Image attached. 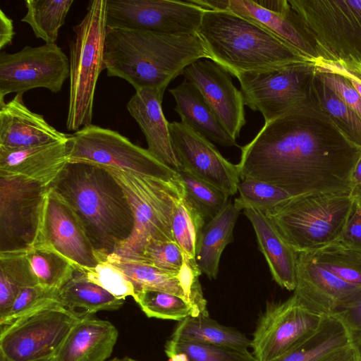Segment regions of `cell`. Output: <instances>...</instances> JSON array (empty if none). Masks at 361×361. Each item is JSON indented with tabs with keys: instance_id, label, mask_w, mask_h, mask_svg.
I'll return each instance as SVG.
<instances>
[{
	"instance_id": "6da1fadb",
	"label": "cell",
	"mask_w": 361,
	"mask_h": 361,
	"mask_svg": "<svg viewBox=\"0 0 361 361\" xmlns=\"http://www.w3.org/2000/svg\"><path fill=\"white\" fill-rule=\"evenodd\" d=\"M310 107L264 123L241 147L240 180L275 185L292 196L314 192L350 193L351 176L361 149Z\"/></svg>"
},
{
	"instance_id": "7a4b0ae2",
	"label": "cell",
	"mask_w": 361,
	"mask_h": 361,
	"mask_svg": "<svg viewBox=\"0 0 361 361\" xmlns=\"http://www.w3.org/2000/svg\"><path fill=\"white\" fill-rule=\"evenodd\" d=\"M49 187L78 215L99 262L114 253L132 235L134 215L130 203L106 169L68 161Z\"/></svg>"
},
{
	"instance_id": "3957f363",
	"label": "cell",
	"mask_w": 361,
	"mask_h": 361,
	"mask_svg": "<svg viewBox=\"0 0 361 361\" xmlns=\"http://www.w3.org/2000/svg\"><path fill=\"white\" fill-rule=\"evenodd\" d=\"M209 54L198 35L107 27L104 64L109 77L128 82L135 90L163 89L184 69Z\"/></svg>"
},
{
	"instance_id": "277c9868",
	"label": "cell",
	"mask_w": 361,
	"mask_h": 361,
	"mask_svg": "<svg viewBox=\"0 0 361 361\" xmlns=\"http://www.w3.org/2000/svg\"><path fill=\"white\" fill-rule=\"evenodd\" d=\"M197 35L209 59L235 78L247 72L311 62L265 29L228 11L206 9Z\"/></svg>"
},
{
	"instance_id": "5b68a950",
	"label": "cell",
	"mask_w": 361,
	"mask_h": 361,
	"mask_svg": "<svg viewBox=\"0 0 361 361\" xmlns=\"http://www.w3.org/2000/svg\"><path fill=\"white\" fill-rule=\"evenodd\" d=\"M350 193L314 192L294 196L266 216L296 252H309L337 241L352 215Z\"/></svg>"
},
{
	"instance_id": "8992f818",
	"label": "cell",
	"mask_w": 361,
	"mask_h": 361,
	"mask_svg": "<svg viewBox=\"0 0 361 361\" xmlns=\"http://www.w3.org/2000/svg\"><path fill=\"white\" fill-rule=\"evenodd\" d=\"M104 169L122 187L134 215L132 235L114 254L135 259L149 240L175 241L173 216L178 202L185 195L180 178L165 180L112 168Z\"/></svg>"
},
{
	"instance_id": "52a82bcc",
	"label": "cell",
	"mask_w": 361,
	"mask_h": 361,
	"mask_svg": "<svg viewBox=\"0 0 361 361\" xmlns=\"http://www.w3.org/2000/svg\"><path fill=\"white\" fill-rule=\"evenodd\" d=\"M106 0L90 1L82 20L73 27L70 41V92L66 128L77 131L92 124L99 74L105 69Z\"/></svg>"
},
{
	"instance_id": "ba28073f",
	"label": "cell",
	"mask_w": 361,
	"mask_h": 361,
	"mask_svg": "<svg viewBox=\"0 0 361 361\" xmlns=\"http://www.w3.org/2000/svg\"><path fill=\"white\" fill-rule=\"evenodd\" d=\"M68 161L84 162L165 180L178 172L157 159L147 149L133 144L116 131L94 125L68 134Z\"/></svg>"
},
{
	"instance_id": "9c48e42d",
	"label": "cell",
	"mask_w": 361,
	"mask_h": 361,
	"mask_svg": "<svg viewBox=\"0 0 361 361\" xmlns=\"http://www.w3.org/2000/svg\"><path fill=\"white\" fill-rule=\"evenodd\" d=\"M310 68L305 62L239 75L245 105L259 111L264 123L308 109Z\"/></svg>"
},
{
	"instance_id": "30bf717a",
	"label": "cell",
	"mask_w": 361,
	"mask_h": 361,
	"mask_svg": "<svg viewBox=\"0 0 361 361\" xmlns=\"http://www.w3.org/2000/svg\"><path fill=\"white\" fill-rule=\"evenodd\" d=\"M85 313L56 303L0 326V353L13 361L52 357Z\"/></svg>"
},
{
	"instance_id": "8fae6325",
	"label": "cell",
	"mask_w": 361,
	"mask_h": 361,
	"mask_svg": "<svg viewBox=\"0 0 361 361\" xmlns=\"http://www.w3.org/2000/svg\"><path fill=\"white\" fill-rule=\"evenodd\" d=\"M49 185L0 174V253L23 252L37 238Z\"/></svg>"
},
{
	"instance_id": "7c38bea8",
	"label": "cell",
	"mask_w": 361,
	"mask_h": 361,
	"mask_svg": "<svg viewBox=\"0 0 361 361\" xmlns=\"http://www.w3.org/2000/svg\"><path fill=\"white\" fill-rule=\"evenodd\" d=\"M205 10L191 0H106V26L192 35Z\"/></svg>"
},
{
	"instance_id": "4fadbf2b",
	"label": "cell",
	"mask_w": 361,
	"mask_h": 361,
	"mask_svg": "<svg viewBox=\"0 0 361 361\" xmlns=\"http://www.w3.org/2000/svg\"><path fill=\"white\" fill-rule=\"evenodd\" d=\"M70 76V61L56 44L25 46L8 54L0 53V105L10 93L23 94L43 87L56 93Z\"/></svg>"
},
{
	"instance_id": "5bb4252c",
	"label": "cell",
	"mask_w": 361,
	"mask_h": 361,
	"mask_svg": "<svg viewBox=\"0 0 361 361\" xmlns=\"http://www.w3.org/2000/svg\"><path fill=\"white\" fill-rule=\"evenodd\" d=\"M326 317L306 307L295 295L269 303L260 316L250 347L257 361H271L312 336Z\"/></svg>"
},
{
	"instance_id": "9a60e30c",
	"label": "cell",
	"mask_w": 361,
	"mask_h": 361,
	"mask_svg": "<svg viewBox=\"0 0 361 361\" xmlns=\"http://www.w3.org/2000/svg\"><path fill=\"white\" fill-rule=\"evenodd\" d=\"M309 38L314 34L332 57L361 54V0L288 1Z\"/></svg>"
},
{
	"instance_id": "2e32d148",
	"label": "cell",
	"mask_w": 361,
	"mask_h": 361,
	"mask_svg": "<svg viewBox=\"0 0 361 361\" xmlns=\"http://www.w3.org/2000/svg\"><path fill=\"white\" fill-rule=\"evenodd\" d=\"M33 247L52 250L75 269L95 267L99 262L83 225L69 204L49 187L39 232Z\"/></svg>"
},
{
	"instance_id": "e0dca14e",
	"label": "cell",
	"mask_w": 361,
	"mask_h": 361,
	"mask_svg": "<svg viewBox=\"0 0 361 361\" xmlns=\"http://www.w3.org/2000/svg\"><path fill=\"white\" fill-rule=\"evenodd\" d=\"M169 128L173 149L184 170L228 197L238 192L240 178L236 164L225 159L209 140L181 121L169 123Z\"/></svg>"
},
{
	"instance_id": "ac0fdd59",
	"label": "cell",
	"mask_w": 361,
	"mask_h": 361,
	"mask_svg": "<svg viewBox=\"0 0 361 361\" xmlns=\"http://www.w3.org/2000/svg\"><path fill=\"white\" fill-rule=\"evenodd\" d=\"M209 10L228 11L265 29L312 61L313 51L296 11L286 0H192Z\"/></svg>"
},
{
	"instance_id": "d6986e66",
	"label": "cell",
	"mask_w": 361,
	"mask_h": 361,
	"mask_svg": "<svg viewBox=\"0 0 361 361\" xmlns=\"http://www.w3.org/2000/svg\"><path fill=\"white\" fill-rule=\"evenodd\" d=\"M102 260L111 262L127 276L133 284L135 294L142 290L174 294L183 298L191 305L194 312L193 317L209 316L207 300L204 298L199 281L202 272L197 263L190 260L186 256L184 264L178 272L165 271L114 253Z\"/></svg>"
},
{
	"instance_id": "ffe728a7",
	"label": "cell",
	"mask_w": 361,
	"mask_h": 361,
	"mask_svg": "<svg viewBox=\"0 0 361 361\" xmlns=\"http://www.w3.org/2000/svg\"><path fill=\"white\" fill-rule=\"evenodd\" d=\"M182 75L199 90L221 124L236 140L246 120L243 94L233 84L231 75L209 59L194 61Z\"/></svg>"
},
{
	"instance_id": "44dd1931",
	"label": "cell",
	"mask_w": 361,
	"mask_h": 361,
	"mask_svg": "<svg viewBox=\"0 0 361 361\" xmlns=\"http://www.w3.org/2000/svg\"><path fill=\"white\" fill-rule=\"evenodd\" d=\"M360 289L320 267L307 252L298 253L293 295L312 312L331 316Z\"/></svg>"
},
{
	"instance_id": "7402d4cb",
	"label": "cell",
	"mask_w": 361,
	"mask_h": 361,
	"mask_svg": "<svg viewBox=\"0 0 361 361\" xmlns=\"http://www.w3.org/2000/svg\"><path fill=\"white\" fill-rule=\"evenodd\" d=\"M23 94L0 105V147L25 148L66 140L68 134L51 126L43 116L30 111Z\"/></svg>"
},
{
	"instance_id": "603a6c76",
	"label": "cell",
	"mask_w": 361,
	"mask_h": 361,
	"mask_svg": "<svg viewBox=\"0 0 361 361\" xmlns=\"http://www.w3.org/2000/svg\"><path fill=\"white\" fill-rule=\"evenodd\" d=\"M164 91L147 88L135 91L126 108L142 131L148 151L161 163L178 171L182 166L173 149L169 123L162 110Z\"/></svg>"
},
{
	"instance_id": "cb8c5ba5",
	"label": "cell",
	"mask_w": 361,
	"mask_h": 361,
	"mask_svg": "<svg viewBox=\"0 0 361 361\" xmlns=\"http://www.w3.org/2000/svg\"><path fill=\"white\" fill-rule=\"evenodd\" d=\"M67 140L25 148L0 147V174L22 176L49 185L68 162Z\"/></svg>"
},
{
	"instance_id": "d4e9b609",
	"label": "cell",
	"mask_w": 361,
	"mask_h": 361,
	"mask_svg": "<svg viewBox=\"0 0 361 361\" xmlns=\"http://www.w3.org/2000/svg\"><path fill=\"white\" fill-rule=\"evenodd\" d=\"M85 312L71 329L52 361H106L111 355L118 331L110 322Z\"/></svg>"
},
{
	"instance_id": "484cf974",
	"label": "cell",
	"mask_w": 361,
	"mask_h": 361,
	"mask_svg": "<svg viewBox=\"0 0 361 361\" xmlns=\"http://www.w3.org/2000/svg\"><path fill=\"white\" fill-rule=\"evenodd\" d=\"M243 214L253 227L259 249L266 259L273 279L281 288L294 290L298 253L286 243L264 213L245 209Z\"/></svg>"
},
{
	"instance_id": "4316f807",
	"label": "cell",
	"mask_w": 361,
	"mask_h": 361,
	"mask_svg": "<svg viewBox=\"0 0 361 361\" xmlns=\"http://www.w3.org/2000/svg\"><path fill=\"white\" fill-rule=\"evenodd\" d=\"M169 92L176 101L174 110L181 122L209 140L224 147L237 146L236 141L221 124L199 90L184 79Z\"/></svg>"
},
{
	"instance_id": "83f0119b",
	"label": "cell",
	"mask_w": 361,
	"mask_h": 361,
	"mask_svg": "<svg viewBox=\"0 0 361 361\" xmlns=\"http://www.w3.org/2000/svg\"><path fill=\"white\" fill-rule=\"evenodd\" d=\"M240 211L228 201L224 208L206 223L200 231L196 245L195 259L202 274L215 279L219 273L221 254L233 240V229Z\"/></svg>"
},
{
	"instance_id": "f1b7e54d",
	"label": "cell",
	"mask_w": 361,
	"mask_h": 361,
	"mask_svg": "<svg viewBox=\"0 0 361 361\" xmlns=\"http://www.w3.org/2000/svg\"><path fill=\"white\" fill-rule=\"evenodd\" d=\"M353 343L351 334L342 322L334 316H327L312 336L271 361H320Z\"/></svg>"
},
{
	"instance_id": "f546056e",
	"label": "cell",
	"mask_w": 361,
	"mask_h": 361,
	"mask_svg": "<svg viewBox=\"0 0 361 361\" xmlns=\"http://www.w3.org/2000/svg\"><path fill=\"white\" fill-rule=\"evenodd\" d=\"M170 340L231 347L248 350L251 340L238 331L220 324L209 316H190L178 322Z\"/></svg>"
},
{
	"instance_id": "4dcf8cb0",
	"label": "cell",
	"mask_w": 361,
	"mask_h": 361,
	"mask_svg": "<svg viewBox=\"0 0 361 361\" xmlns=\"http://www.w3.org/2000/svg\"><path fill=\"white\" fill-rule=\"evenodd\" d=\"M59 299L66 308L73 310L79 308L90 314L117 310L125 300L90 281L79 269H74L71 277L59 289Z\"/></svg>"
},
{
	"instance_id": "1f68e13d",
	"label": "cell",
	"mask_w": 361,
	"mask_h": 361,
	"mask_svg": "<svg viewBox=\"0 0 361 361\" xmlns=\"http://www.w3.org/2000/svg\"><path fill=\"white\" fill-rule=\"evenodd\" d=\"M37 284L26 252L0 253V318L22 289Z\"/></svg>"
},
{
	"instance_id": "d6a6232c",
	"label": "cell",
	"mask_w": 361,
	"mask_h": 361,
	"mask_svg": "<svg viewBox=\"0 0 361 361\" xmlns=\"http://www.w3.org/2000/svg\"><path fill=\"white\" fill-rule=\"evenodd\" d=\"M73 3V0H26L27 12L21 21L30 25L37 38L45 44H54Z\"/></svg>"
},
{
	"instance_id": "836d02e7",
	"label": "cell",
	"mask_w": 361,
	"mask_h": 361,
	"mask_svg": "<svg viewBox=\"0 0 361 361\" xmlns=\"http://www.w3.org/2000/svg\"><path fill=\"white\" fill-rule=\"evenodd\" d=\"M307 253L317 264L336 277L361 287V252L336 241Z\"/></svg>"
},
{
	"instance_id": "e575fe53",
	"label": "cell",
	"mask_w": 361,
	"mask_h": 361,
	"mask_svg": "<svg viewBox=\"0 0 361 361\" xmlns=\"http://www.w3.org/2000/svg\"><path fill=\"white\" fill-rule=\"evenodd\" d=\"M26 256L38 283L43 287L59 289L73 275V265L52 250L32 247Z\"/></svg>"
},
{
	"instance_id": "d590c367",
	"label": "cell",
	"mask_w": 361,
	"mask_h": 361,
	"mask_svg": "<svg viewBox=\"0 0 361 361\" xmlns=\"http://www.w3.org/2000/svg\"><path fill=\"white\" fill-rule=\"evenodd\" d=\"M205 224L201 214L184 195L178 202L173 216L172 233L175 242L192 262H196L197 242Z\"/></svg>"
},
{
	"instance_id": "8d00e7d4",
	"label": "cell",
	"mask_w": 361,
	"mask_h": 361,
	"mask_svg": "<svg viewBox=\"0 0 361 361\" xmlns=\"http://www.w3.org/2000/svg\"><path fill=\"white\" fill-rule=\"evenodd\" d=\"M185 188V197L196 207L207 223L227 204L230 197L214 186L184 170L176 171Z\"/></svg>"
},
{
	"instance_id": "74e56055",
	"label": "cell",
	"mask_w": 361,
	"mask_h": 361,
	"mask_svg": "<svg viewBox=\"0 0 361 361\" xmlns=\"http://www.w3.org/2000/svg\"><path fill=\"white\" fill-rule=\"evenodd\" d=\"M238 192L239 196L233 203L238 210L254 209L264 214L294 197L275 185L252 178L240 180Z\"/></svg>"
},
{
	"instance_id": "f35d334b",
	"label": "cell",
	"mask_w": 361,
	"mask_h": 361,
	"mask_svg": "<svg viewBox=\"0 0 361 361\" xmlns=\"http://www.w3.org/2000/svg\"><path fill=\"white\" fill-rule=\"evenodd\" d=\"M148 317L181 321L194 316L191 305L183 298L163 291L142 290L133 298Z\"/></svg>"
},
{
	"instance_id": "ab89813d",
	"label": "cell",
	"mask_w": 361,
	"mask_h": 361,
	"mask_svg": "<svg viewBox=\"0 0 361 361\" xmlns=\"http://www.w3.org/2000/svg\"><path fill=\"white\" fill-rule=\"evenodd\" d=\"M167 357L183 353L188 361H257L248 350H240L227 346L173 341L169 339L165 345Z\"/></svg>"
},
{
	"instance_id": "60d3db41",
	"label": "cell",
	"mask_w": 361,
	"mask_h": 361,
	"mask_svg": "<svg viewBox=\"0 0 361 361\" xmlns=\"http://www.w3.org/2000/svg\"><path fill=\"white\" fill-rule=\"evenodd\" d=\"M318 81V94L333 123L351 142L361 149V118L330 88L319 79Z\"/></svg>"
},
{
	"instance_id": "b9f144b4",
	"label": "cell",
	"mask_w": 361,
	"mask_h": 361,
	"mask_svg": "<svg viewBox=\"0 0 361 361\" xmlns=\"http://www.w3.org/2000/svg\"><path fill=\"white\" fill-rule=\"evenodd\" d=\"M56 303L60 304L59 289L45 288L39 284L25 287L18 293L8 312L0 318V326Z\"/></svg>"
},
{
	"instance_id": "7bdbcfd3",
	"label": "cell",
	"mask_w": 361,
	"mask_h": 361,
	"mask_svg": "<svg viewBox=\"0 0 361 361\" xmlns=\"http://www.w3.org/2000/svg\"><path fill=\"white\" fill-rule=\"evenodd\" d=\"M91 282L102 287L116 298L125 300L135 295V290L127 276L116 265L107 260H102L89 269L82 270Z\"/></svg>"
},
{
	"instance_id": "ee69618b",
	"label": "cell",
	"mask_w": 361,
	"mask_h": 361,
	"mask_svg": "<svg viewBox=\"0 0 361 361\" xmlns=\"http://www.w3.org/2000/svg\"><path fill=\"white\" fill-rule=\"evenodd\" d=\"M185 259V255L175 241L152 240L145 245L139 256L131 260L165 271L178 272Z\"/></svg>"
},
{
	"instance_id": "f6af8a7d",
	"label": "cell",
	"mask_w": 361,
	"mask_h": 361,
	"mask_svg": "<svg viewBox=\"0 0 361 361\" xmlns=\"http://www.w3.org/2000/svg\"><path fill=\"white\" fill-rule=\"evenodd\" d=\"M317 72L334 73L348 79L361 96V59L355 54L323 59L314 63Z\"/></svg>"
},
{
	"instance_id": "bcb514c9",
	"label": "cell",
	"mask_w": 361,
	"mask_h": 361,
	"mask_svg": "<svg viewBox=\"0 0 361 361\" xmlns=\"http://www.w3.org/2000/svg\"><path fill=\"white\" fill-rule=\"evenodd\" d=\"M317 73V78L336 94L361 118V96L350 81L337 73Z\"/></svg>"
},
{
	"instance_id": "7dc6e473",
	"label": "cell",
	"mask_w": 361,
	"mask_h": 361,
	"mask_svg": "<svg viewBox=\"0 0 361 361\" xmlns=\"http://www.w3.org/2000/svg\"><path fill=\"white\" fill-rule=\"evenodd\" d=\"M331 316L342 322L351 334L355 344L361 338V289Z\"/></svg>"
},
{
	"instance_id": "c3c4849f",
	"label": "cell",
	"mask_w": 361,
	"mask_h": 361,
	"mask_svg": "<svg viewBox=\"0 0 361 361\" xmlns=\"http://www.w3.org/2000/svg\"><path fill=\"white\" fill-rule=\"evenodd\" d=\"M337 242L361 252V207L356 202L344 231Z\"/></svg>"
},
{
	"instance_id": "681fc988",
	"label": "cell",
	"mask_w": 361,
	"mask_h": 361,
	"mask_svg": "<svg viewBox=\"0 0 361 361\" xmlns=\"http://www.w3.org/2000/svg\"><path fill=\"white\" fill-rule=\"evenodd\" d=\"M320 361H361V355L353 343L332 353Z\"/></svg>"
},
{
	"instance_id": "f907efd6",
	"label": "cell",
	"mask_w": 361,
	"mask_h": 361,
	"mask_svg": "<svg viewBox=\"0 0 361 361\" xmlns=\"http://www.w3.org/2000/svg\"><path fill=\"white\" fill-rule=\"evenodd\" d=\"M14 35L13 20L0 9V49L10 44Z\"/></svg>"
},
{
	"instance_id": "816d5d0a",
	"label": "cell",
	"mask_w": 361,
	"mask_h": 361,
	"mask_svg": "<svg viewBox=\"0 0 361 361\" xmlns=\"http://www.w3.org/2000/svg\"><path fill=\"white\" fill-rule=\"evenodd\" d=\"M361 184V154L354 168L351 176L352 188L354 186Z\"/></svg>"
},
{
	"instance_id": "f5cc1de1",
	"label": "cell",
	"mask_w": 361,
	"mask_h": 361,
	"mask_svg": "<svg viewBox=\"0 0 361 361\" xmlns=\"http://www.w3.org/2000/svg\"><path fill=\"white\" fill-rule=\"evenodd\" d=\"M350 194L355 202L361 207V184L353 187Z\"/></svg>"
},
{
	"instance_id": "db71d44e",
	"label": "cell",
	"mask_w": 361,
	"mask_h": 361,
	"mask_svg": "<svg viewBox=\"0 0 361 361\" xmlns=\"http://www.w3.org/2000/svg\"><path fill=\"white\" fill-rule=\"evenodd\" d=\"M168 357L169 361H188V357L183 353H176Z\"/></svg>"
},
{
	"instance_id": "11a10c76",
	"label": "cell",
	"mask_w": 361,
	"mask_h": 361,
	"mask_svg": "<svg viewBox=\"0 0 361 361\" xmlns=\"http://www.w3.org/2000/svg\"><path fill=\"white\" fill-rule=\"evenodd\" d=\"M52 358H53V357L40 359V360H33V361H52ZM0 361H13V360L8 359L5 355H4L2 353H0Z\"/></svg>"
},
{
	"instance_id": "9f6ffc18",
	"label": "cell",
	"mask_w": 361,
	"mask_h": 361,
	"mask_svg": "<svg viewBox=\"0 0 361 361\" xmlns=\"http://www.w3.org/2000/svg\"><path fill=\"white\" fill-rule=\"evenodd\" d=\"M107 361H136V360H133L129 357H124V358L115 357V358H113V359L107 360Z\"/></svg>"
},
{
	"instance_id": "6f0895ef",
	"label": "cell",
	"mask_w": 361,
	"mask_h": 361,
	"mask_svg": "<svg viewBox=\"0 0 361 361\" xmlns=\"http://www.w3.org/2000/svg\"><path fill=\"white\" fill-rule=\"evenodd\" d=\"M355 344L357 347L361 355V338Z\"/></svg>"
},
{
	"instance_id": "680465c9",
	"label": "cell",
	"mask_w": 361,
	"mask_h": 361,
	"mask_svg": "<svg viewBox=\"0 0 361 361\" xmlns=\"http://www.w3.org/2000/svg\"><path fill=\"white\" fill-rule=\"evenodd\" d=\"M357 56H360V58L361 59V54H360V55H357Z\"/></svg>"
}]
</instances>
